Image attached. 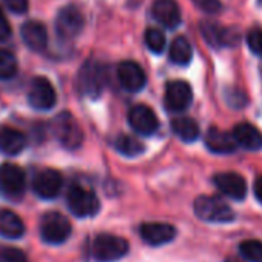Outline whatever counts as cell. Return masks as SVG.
<instances>
[{
	"mask_svg": "<svg viewBox=\"0 0 262 262\" xmlns=\"http://www.w3.org/2000/svg\"><path fill=\"white\" fill-rule=\"evenodd\" d=\"M128 250L129 244L126 239L110 233L97 234L91 242V256L97 262H116L126 256Z\"/></svg>",
	"mask_w": 262,
	"mask_h": 262,
	"instance_id": "obj_1",
	"label": "cell"
},
{
	"mask_svg": "<svg viewBox=\"0 0 262 262\" xmlns=\"http://www.w3.org/2000/svg\"><path fill=\"white\" fill-rule=\"evenodd\" d=\"M194 213L199 219L211 224H228L236 217L231 207L216 196H199L194 201Z\"/></svg>",
	"mask_w": 262,
	"mask_h": 262,
	"instance_id": "obj_2",
	"label": "cell"
},
{
	"mask_svg": "<svg viewBox=\"0 0 262 262\" xmlns=\"http://www.w3.org/2000/svg\"><path fill=\"white\" fill-rule=\"evenodd\" d=\"M108 80L106 68L99 62H86L77 77V86L80 93L86 97L96 99L102 94Z\"/></svg>",
	"mask_w": 262,
	"mask_h": 262,
	"instance_id": "obj_3",
	"label": "cell"
},
{
	"mask_svg": "<svg viewBox=\"0 0 262 262\" xmlns=\"http://www.w3.org/2000/svg\"><path fill=\"white\" fill-rule=\"evenodd\" d=\"M53 133L56 139L68 150H76L83 142V131L79 125V122L67 111L60 113L53 120Z\"/></svg>",
	"mask_w": 262,
	"mask_h": 262,
	"instance_id": "obj_4",
	"label": "cell"
},
{
	"mask_svg": "<svg viewBox=\"0 0 262 262\" xmlns=\"http://www.w3.org/2000/svg\"><path fill=\"white\" fill-rule=\"evenodd\" d=\"M67 204L77 217H91L100 210V202L96 193L82 185H73L67 194Z\"/></svg>",
	"mask_w": 262,
	"mask_h": 262,
	"instance_id": "obj_5",
	"label": "cell"
},
{
	"mask_svg": "<svg viewBox=\"0 0 262 262\" xmlns=\"http://www.w3.org/2000/svg\"><path fill=\"white\" fill-rule=\"evenodd\" d=\"M27 187L25 171L11 162L0 165V193L7 199L17 201L24 196Z\"/></svg>",
	"mask_w": 262,
	"mask_h": 262,
	"instance_id": "obj_6",
	"label": "cell"
},
{
	"mask_svg": "<svg viewBox=\"0 0 262 262\" xmlns=\"http://www.w3.org/2000/svg\"><path fill=\"white\" fill-rule=\"evenodd\" d=\"M71 234L70 221L57 211H50L42 217L40 236L48 244H63Z\"/></svg>",
	"mask_w": 262,
	"mask_h": 262,
	"instance_id": "obj_7",
	"label": "cell"
},
{
	"mask_svg": "<svg viewBox=\"0 0 262 262\" xmlns=\"http://www.w3.org/2000/svg\"><path fill=\"white\" fill-rule=\"evenodd\" d=\"M83 25H85V20H83L80 10L73 5L62 8L56 17V33L60 39H65V40H70L79 36Z\"/></svg>",
	"mask_w": 262,
	"mask_h": 262,
	"instance_id": "obj_8",
	"label": "cell"
},
{
	"mask_svg": "<svg viewBox=\"0 0 262 262\" xmlns=\"http://www.w3.org/2000/svg\"><path fill=\"white\" fill-rule=\"evenodd\" d=\"M28 100L31 106L36 110H51L56 105L57 94L53 86V83L42 76H37L31 80L30 90H28Z\"/></svg>",
	"mask_w": 262,
	"mask_h": 262,
	"instance_id": "obj_9",
	"label": "cell"
},
{
	"mask_svg": "<svg viewBox=\"0 0 262 262\" xmlns=\"http://www.w3.org/2000/svg\"><path fill=\"white\" fill-rule=\"evenodd\" d=\"M128 122L136 133L150 136L159 128V120L155 111L147 105H136L128 113Z\"/></svg>",
	"mask_w": 262,
	"mask_h": 262,
	"instance_id": "obj_10",
	"label": "cell"
},
{
	"mask_svg": "<svg viewBox=\"0 0 262 262\" xmlns=\"http://www.w3.org/2000/svg\"><path fill=\"white\" fill-rule=\"evenodd\" d=\"M193 100V91L184 80H173L165 88V106L173 113H181L190 106Z\"/></svg>",
	"mask_w": 262,
	"mask_h": 262,
	"instance_id": "obj_11",
	"label": "cell"
},
{
	"mask_svg": "<svg viewBox=\"0 0 262 262\" xmlns=\"http://www.w3.org/2000/svg\"><path fill=\"white\" fill-rule=\"evenodd\" d=\"M117 77L120 85L131 93L141 91L147 83V76L142 70V67L133 60L120 62L117 67Z\"/></svg>",
	"mask_w": 262,
	"mask_h": 262,
	"instance_id": "obj_12",
	"label": "cell"
},
{
	"mask_svg": "<svg viewBox=\"0 0 262 262\" xmlns=\"http://www.w3.org/2000/svg\"><path fill=\"white\" fill-rule=\"evenodd\" d=\"M62 184H63V179L57 170L45 168L36 174L33 181V190L42 199H54L60 193Z\"/></svg>",
	"mask_w": 262,
	"mask_h": 262,
	"instance_id": "obj_13",
	"label": "cell"
},
{
	"mask_svg": "<svg viewBox=\"0 0 262 262\" xmlns=\"http://www.w3.org/2000/svg\"><path fill=\"white\" fill-rule=\"evenodd\" d=\"M141 237L150 245H165L176 237V228L165 222H145L139 228Z\"/></svg>",
	"mask_w": 262,
	"mask_h": 262,
	"instance_id": "obj_14",
	"label": "cell"
},
{
	"mask_svg": "<svg viewBox=\"0 0 262 262\" xmlns=\"http://www.w3.org/2000/svg\"><path fill=\"white\" fill-rule=\"evenodd\" d=\"M214 185L225 196L242 201L247 196V182L237 173H219L213 178Z\"/></svg>",
	"mask_w": 262,
	"mask_h": 262,
	"instance_id": "obj_15",
	"label": "cell"
},
{
	"mask_svg": "<svg viewBox=\"0 0 262 262\" xmlns=\"http://www.w3.org/2000/svg\"><path fill=\"white\" fill-rule=\"evenodd\" d=\"M151 14L158 24L165 28H176L181 24V10L176 0H155Z\"/></svg>",
	"mask_w": 262,
	"mask_h": 262,
	"instance_id": "obj_16",
	"label": "cell"
},
{
	"mask_svg": "<svg viewBox=\"0 0 262 262\" xmlns=\"http://www.w3.org/2000/svg\"><path fill=\"white\" fill-rule=\"evenodd\" d=\"M20 34H22L25 45L36 53L43 51L48 45V33L42 22H37V20L25 22L20 30Z\"/></svg>",
	"mask_w": 262,
	"mask_h": 262,
	"instance_id": "obj_17",
	"label": "cell"
},
{
	"mask_svg": "<svg viewBox=\"0 0 262 262\" xmlns=\"http://www.w3.org/2000/svg\"><path fill=\"white\" fill-rule=\"evenodd\" d=\"M205 145L213 153L228 155L236 150L237 142L233 133H227V131L219 128H210L205 135Z\"/></svg>",
	"mask_w": 262,
	"mask_h": 262,
	"instance_id": "obj_18",
	"label": "cell"
},
{
	"mask_svg": "<svg viewBox=\"0 0 262 262\" xmlns=\"http://www.w3.org/2000/svg\"><path fill=\"white\" fill-rule=\"evenodd\" d=\"M233 136L237 145L245 150L256 151L262 148V133L251 123H247V122L237 123L233 129Z\"/></svg>",
	"mask_w": 262,
	"mask_h": 262,
	"instance_id": "obj_19",
	"label": "cell"
},
{
	"mask_svg": "<svg viewBox=\"0 0 262 262\" xmlns=\"http://www.w3.org/2000/svg\"><path fill=\"white\" fill-rule=\"evenodd\" d=\"M25 145H27V138L22 131L11 126L0 128V151L4 155L16 156L24 151Z\"/></svg>",
	"mask_w": 262,
	"mask_h": 262,
	"instance_id": "obj_20",
	"label": "cell"
},
{
	"mask_svg": "<svg viewBox=\"0 0 262 262\" xmlns=\"http://www.w3.org/2000/svg\"><path fill=\"white\" fill-rule=\"evenodd\" d=\"M25 233L24 221L11 210H0V234L8 239H19Z\"/></svg>",
	"mask_w": 262,
	"mask_h": 262,
	"instance_id": "obj_21",
	"label": "cell"
},
{
	"mask_svg": "<svg viewBox=\"0 0 262 262\" xmlns=\"http://www.w3.org/2000/svg\"><path fill=\"white\" fill-rule=\"evenodd\" d=\"M202 34L207 39V42L214 47L231 45L237 40V33H234L233 30H222L217 25L208 22L202 24Z\"/></svg>",
	"mask_w": 262,
	"mask_h": 262,
	"instance_id": "obj_22",
	"label": "cell"
},
{
	"mask_svg": "<svg viewBox=\"0 0 262 262\" xmlns=\"http://www.w3.org/2000/svg\"><path fill=\"white\" fill-rule=\"evenodd\" d=\"M171 129L179 139H182L185 142H193L199 138V125L191 117L173 119L171 120Z\"/></svg>",
	"mask_w": 262,
	"mask_h": 262,
	"instance_id": "obj_23",
	"label": "cell"
},
{
	"mask_svg": "<svg viewBox=\"0 0 262 262\" xmlns=\"http://www.w3.org/2000/svg\"><path fill=\"white\" fill-rule=\"evenodd\" d=\"M114 148L126 158H136L145 151V147L139 139H136L133 136H128V135L117 136L114 141Z\"/></svg>",
	"mask_w": 262,
	"mask_h": 262,
	"instance_id": "obj_24",
	"label": "cell"
},
{
	"mask_svg": "<svg viewBox=\"0 0 262 262\" xmlns=\"http://www.w3.org/2000/svg\"><path fill=\"white\" fill-rule=\"evenodd\" d=\"M191 56H193V50L190 42L182 36L176 37L170 47V59L178 65H187L191 60Z\"/></svg>",
	"mask_w": 262,
	"mask_h": 262,
	"instance_id": "obj_25",
	"label": "cell"
},
{
	"mask_svg": "<svg viewBox=\"0 0 262 262\" xmlns=\"http://www.w3.org/2000/svg\"><path fill=\"white\" fill-rule=\"evenodd\" d=\"M19 63L14 53L0 50V79H11L17 74Z\"/></svg>",
	"mask_w": 262,
	"mask_h": 262,
	"instance_id": "obj_26",
	"label": "cell"
},
{
	"mask_svg": "<svg viewBox=\"0 0 262 262\" xmlns=\"http://www.w3.org/2000/svg\"><path fill=\"white\" fill-rule=\"evenodd\" d=\"M239 253L248 262H262V241L250 239L239 245Z\"/></svg>",
	"mask_w": 262,
	"mask_h": 262,
	"instance_id": "obj_27",
	"label": "cell"
},
{
	"mask_svg": "<svg viewBox=\"0 0 262 262\" xmlns=\"http://www.w3.org/2000/svg\"><path fill=\"white\" fill-rule=\"evenodd\" d=\"M145 43H147V47H148L153 53L159 54V53H162L164 48H165V36H164V33H162L161 30H158V28H150V30H147V33H145Z\"/></svg>",
	"mask_w": 262,
	"mask_h": 262,
	"instance_id": "obj_28",
	"label": "cell"
},
{
	"mask_svg": "<svg viewBox=\"0 0 262 262\" xmlns=\"http://www.w3.org/2000/svg\"><path fill=\"white\" fill-rule=\"evenodd\" d=\"M0 262H28V259L22 250L8 247L4 248L2 253H0Z\"/></svg>",
	"mask_w": 262,
	"mask_h": 262,
	"instance_id": "obj_29",
	"label": "cell"
},
{
	"mask_svg": "<svg viewBox=\"0 0 262 262\" xmlns=\"http://www.w3.org/2000/svg\"><path fill=\"white\" fill-rule=\"evenodd\" d=\"M247 43L256 56L262 57V30H251L247 36Z\"/></svg>",
	"mask_w": 262,
	"mask_h": 262,
	"instance_id": "obj_30",
	"label": "cell"
},
{
	"mask_svg": "<svg viewBox=\"0 0 262 262\" xmlns=\"http://www.w3.org/2000/svg\"><path fill=\"white\" fill-rule=\"evenodd\" d=\"M4 4L14 14H25L28 11V7H30L28 0H4Z\"/></svg>",
	"mask_w": 262,
	"mask_h": 262,
	"instance_id": "obj_31",
	"label": "cell"
},
{
	"mask_svg": "<svg viewBox=\"0 0 262 262\" xmlns=\"http://www.w3.org/2000/svg\"><path fill=\"white\" fill-rule=\"evenodd\" d=\"M193 2L198 8H201L202 11H205L208 14H214L221 10L219 0H193Z\"/></svg>",
	"mask_w": 262,
	"mask_h": 262,
	"instance_id": "obj_32",
	"label": "cell"
},
{
	"mask_svg": "<svg viewBox=\"0 0 262 262\" xmlns=\"http://www.w3.org/2000/svg\"><path fill=\"white\" fill-rule=\"evenodd\" d=\"M11 36V27H10V22L7 20L2 8H0V42L2 40H7L8 37Z\"/></svg>",
	"mask_w": 262,
	"mask_h": 262,
	"instance_id": "obj_33",
	"label": "cell"
},
{
	"mask_svg": "<svg viewBox=\"0 0 262 262\" xmlns=\"http://www.w3.org/2000/svg\"><path fill=\"white\" fill-rule=\"evenodd\" d=\"M254 194H256L257 201L262 202V176L257 178L256 182H254Z\"/></svg>",
	"mask_w": 262,
	"mask_h": 262,
	"instance_id": "obj_34",
	"label": "cell"
}]
</instances>
